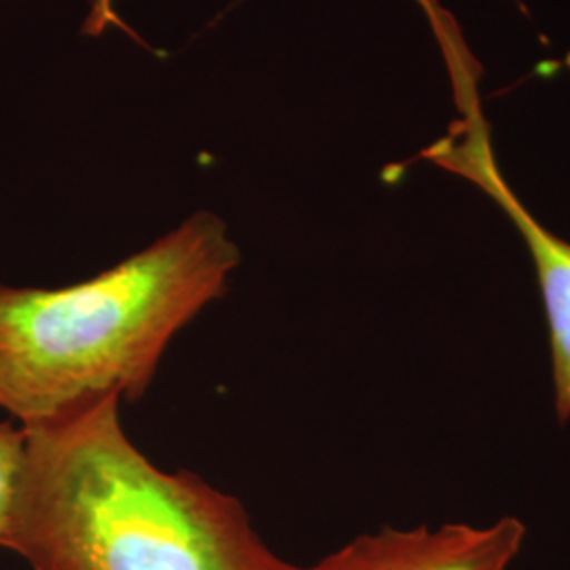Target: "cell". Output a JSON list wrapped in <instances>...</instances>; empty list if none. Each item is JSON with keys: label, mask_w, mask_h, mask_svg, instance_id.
Here are the masks:
<instances>
[{"label": "cell", "mask_w": 570, "mask_h": 570, "mask_svg": "<svg viewBox=\"0 0 570 570\" xmlns=\"http://www.w3.org/2000/svg\"><path fill=\"white\" fill-rule=\"evenodd\" d=\"M119 407L104 397L23 428L2 550L32 570H311L271 550L235 497L157 468Z\"/></svg>", "instance_id": "cell-1"}, {"label": "cell", "mask_w": 570, "mask_h": 570, "mask_svg": "<svg viewBox=\"0 0 570 570\" xmlns=\"http://www.w3.org/2000/svg\"><path fill=\"white\" fill-rule=\"evenodd\" d=\"M239 263L225 220L197 212L81 284H0V410L30 428L104 397L140 400L174 336Z\"/></svg>", "instance_id": "cell-2"}, {"label": "cell", "mask_w": 570, "mask_h": 570, "mask_svg": "<svg viewBox=\"0 0 570 570\" xmlns=\"http://www.w3.org/2000/svg\"><path fill=\"white\" fill-rule=\"evenodd\" d=\"M428 18L446 58L454 100L463 119L452 122L449 136L431 144L421 157L489 195L529 247L550 327L553 406L560 423H564L570 416V244L556 237L530 214L501 174L480 102L478 63L456 23L438 4L429 7Z\"/></svg>", "instance_id": "cell-3"}, {"label": "cell", "mask_w": 570, "mask_h": 570, "mask_svg": "<svg viewBox=\"0 0 570 570\" xmlns=\"http://www.w3.org/2000/svg\"><path fill=\"white\" fill-rule=\"evenodd\" d=\"M527 527L501 518L490 527L444 524L440 529L379 530L332 551L311 570H510Z\"/></svg>", "instance_id": "cell-4"}, {"label": "cell", "mask_w": 570, "mask_h": 570, "mask_svg": "<svg viewBox=\"0 0 570 570\" xmlns=\"http://www.w3.org/2000/svg\"><path fill=\"white\" fill-rule=\"evenodd\" d=\"M23 456V428L16 421L0 423V530L7 522Z\"/></svg>", "instance_id": "cell-5"}, {"label": "cell", "mask_w": 570, "mask_h": 570, "mask_svg": "<svg viewBox=\"0 0 570 570\" xmlns=\"http://www.w3.org/2000/svg\"><path fill=\"white\" fill-rule=\"evenodd\" d=\"M110 23H112V26H119L121 30L131 35V30L117 18V13H115V9H112V0H94L91 13H89V18H87L85 26H82V32H85V35L100 37Z\"/></svg>", "instance_id": "cell-6"}]
</instances>
